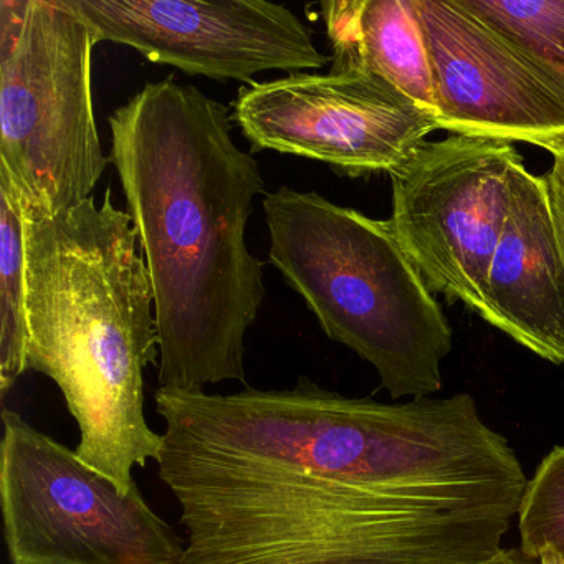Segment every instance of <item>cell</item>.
Returning a JSON list of instances; mask_svg holds the SVG:
<instances>
[{
  "label": "cell",
  "instance_id": "obj_1",
  "mask_svg": "<svg viewBox=\"0 0 564 564\" xmlns=\"http://www.w3.org/2000/svg\"><path fill=\"white\" fill-rule=\"evenodd\" d=\"M158 475L187 530L181 564H475L511 518L417 498L424 441L401 404L295 388L154 392Z\"/></svg>",
  "mask_w": 564,
  "mask_h": 564
},
{
  "label": "cell",
  "instance_id": "obj_2",
  "mask_svg": "<svg viewBox=\"0 0 564 564\" xmlns=\"http://www.w3.org/2000/svg\"><path fill=\"white\" fill-rule=\"evenodd\" d=\"M110 163L150 270L160 389L246 384V335L267 295L246 229L265 181L232 138V110L173 77L110 117Z\"/></svg>",
  "mask_w": 564,
  "mask_h": 564
},
{
  "label": "cell",
  "instance_id": "obj_3",
  "mask_svg": "<svg viewBox=\"0 0 564 564\" xmlns=\"http://www.w3.org/2000/svg\"><path fill=\"white\" fill-rule=\"evenodd\" d=\"M127 210L95 197L25 217L28 369L48 376L80 429L77 454L124 494L158 460L163 435L144 415V371L160 362L154 292Z\"/></svg>",
  "mask_w": 564,
  "mask_h": 564
},
{
  "label": "cell",
  "instance_id": "obj_4",
  "mask_svg": "<svg viewBox=\"0 0 564 564\" xmlns=\"http://www.w3.org/2000/svg\"><path fill=\"white\" fill-rule=\"evenodd\" d=\"M262 207L269 262L325 335L375 366L392 399L441 391L452 328L388 220L286 186Z\"/></svg>",
  "mask_w": 564,
  "mask_h": 564
},
{
  "label": "cell",
  "instance_id": "obj_5",
  "mask_svg": "<svg viewBox=\"0 0 564 564\" xmlns=\"http://www.w3.org/2000/svg\"><path fill=\"white\" fill-rule=\"evenodd\" d=\"M97 44L65 0H0V173L29 219L91 199L110 163L91 88Z\"/></svg>",
  "mask_w": 564,
  "mask_h": 564
},
{
  "label": "cell",
  "instance_id": "obj_6",
  "mask_svg": "<svg viewBox=\"0 0 564 564\" xmlns=\"http://www.w3.org/2000/svg\"><path fill=\"white\" fill-rule=\"evenodd\" d=\"M0 503L11 564H181L184 546L137 487L2 412Z\"/></svg>",
  "mask_w": 564,
  "mask_h": 564
},
{
  "label": "cell",
  "instance_id": "obj_7",
  "mask_svg": "<svg viewBox=\"0 0 564 564\" xmlns=\"http://www.w3.org/2000/svg\"><path fill=\"white\" fill-rule=\"evenodd\" d=\"M523 160L505 141L451 134L424 143L389 174L388 219L432 293L488 319V272L507 223L511 181Z\"/></svg>",
  "mask_w": 564,
  "mask_h": 564
},
{
  "label": "cell",
  "instance_id": "obj_8",
  "mask_svg": "<svg viewBox=\"0 0 564 564\" xmlns=\"http://www.w3.org/2000/svg\"><path fill=\"white\" fill-rule=\"evenodd\" d=\"M230 110L253 151L319 161L351 177L391 174L441 130L435 115L408 95L355 72L253 82Z\"/></svg>",
  "mask_w": 564,
  "mask_h": 564
},
{
  "label": "cell",
  "instance_id": "obj_9",
  "mask_svg": "<svg viewBox=\"0 0 564 564\" xmlns=\"http://www.w3.org/2000/svg\"><path fill=\"white\" fill-rule=\"evenodd\" d=\"M97 35L153 64L216 82L252 85L265 72L322 70L313 32L286 6L265 0H65Z\"/></svg>",
  "mask_w": 564,
  "mask_h": 564
},
{
  "label": "cell",
  "instance_id": "obj_10",
  "mask_svg": "<svg viewBox=\"0 0 564 564\" xmlns=\"http://www.w3.org/2000/svg\"><path fill=\"white\" fill-rule=\"evenodd\" d=\"M431 61L438 128L485 140L564 137V84L460 0H415Z\"/></svg>",
  "mask_w": 564,
  "mask_h": 564
},
{
  "label": "cell",
  "instance_id": "obj_11",
  "mask_svg": "<svg viewBox=\"0 0 564 564\" xmlns=\"http://www.w3.org/2000/svg\"><path fill=\"white\" fill-rule=\"evenodd\" d=\"M488 319L513 341L564 365V260L543 176L518 161L510 210L488 272Z\"/></svg>",
  "mask_w": 564,
  "mask_h": 564
},
{
  "label": "cell",
  "instance_id": "obj_12",
  "mask_svg": "<svg viewBox=\"0 0 564 564\" xmlns=\"http://www.w3.org/2000/svg\"><path fill=\"white\" fill-rule=\"evenodd\" d=\"M318 9L333 72L375 75L435 115L434 77L415 0H326Z\"/></svg>",
  "mask_w": 564,
  "mask_h": 564
},
{
  "label": "cell",
  "instance_id": "obj_13",
  "mask_svg": "<svg viewBox=\"0 0 564 564\" xmlns=\"http://www.w3.org/2000/svg\"><path fill=\"white\" fill-rule=\"evenodd\" d=\"M25 214L8 176L0 173V391L8 394L28 371Z\"/></svg>",
  "mask_w": 564,
  "mask_h": 564
},
{
  "label": "cell",
  "instance_id": "obj_14",
  "mask_svg": "<svg viewBox=\"0 0 564 564\" xmlns=\"http://www.w3.org/2000/svg\"><path fill=\"white\" fill-rule=\"evenodd\" d=\"M546 65L564 84V0H460Z\"/></svg>",
  "mask_w": 564,
  "mask_h": 564
},
{
  "label": "cell",
  "instance_id": "obj_15",
  "mask_svg": "<svg viewBox=\"0 0 564 564\" xmlns=\"http://www.w3.org/2000/svg\"><path fill=\"white\" fill-rule=\"evenodd\" d=\"M517 514L521 551L540 560L551 550L564 563V445L554 447L528 478Z\"/></svg>",
  "mask_w": 564,
  "mask_h": 564
},
{
  "label": "cell",
  "instance_id": "obj_16",
  "mask_svg": "<svg viewBox=\"0 0 564 564\" xmlns=\"http://www.w3.org/2000/svg\"><path fill=\"white\" fill-rule=\"evenodd\" d=\"M543 177L546 181L547 193H550L554 224H556L564 260V164L560 161H553V166L546 171V174H543Z\"/></svg>",
  "mask_w": 564,
  "mask_h": 564
},
{
  "label": "cell",
  "instance_id": "obj_17",
  "mask_svg": "<svg viewBox=\"0 0 564 564\" xmlns=\"http://www.w3.org/2000/svg\"><path fill=\"white\" fill-rule=\"evenodd\" d=\"M475 564H540V560H533V557L527 556V554L521 551V547H511V550H503V547H501L494 556Z\"/></svg>",
  "mask_w": 564,
  "mask_h": 564
},
{
  "label": "cell",
  "instance_id": "obj_18",
  "mask_svg": "<svg viewBox=\"0 0 564 564\" xmlns=\"http://www.w3.org/2000/svg\"><path fill=\"white\" fill-rule=\"evenodd\" d=\"M541 150L547 151L553 156V161H560L564 164V137L551 138V140L541 141L538 144Z\"/></svg>",
  "mask_w": 564,
  "mask_h": 564
},
{
  "label": "cell",
  "instance_id": "obj_19",
  "mask_svg": "<svg viewBox=\"0 0 564 564\" xmlns=\"http://www.w3.org/2000/svg\"><path fill=\"white\" fill-rule=\"evenodd\" d=\"M540 564H564L563 560H561L560 554L554 553V551H544L540 556Z\"/></svg>",
  "mask_w": 564,
  "mask_h": 564
}]
</instances>
